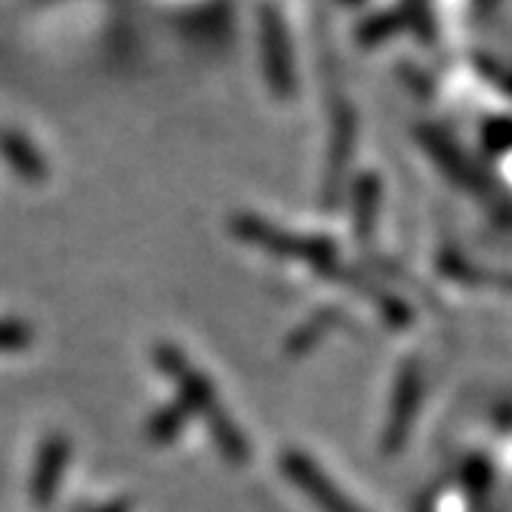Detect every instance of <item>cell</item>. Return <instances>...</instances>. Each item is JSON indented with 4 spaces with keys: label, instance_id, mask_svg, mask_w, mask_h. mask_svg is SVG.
Here are the masks:
<instances>
[{
    "label": "cell",
    "instance_id": "cell-1",
    "mask_svg": "<svg viewBox=\"0 0 512 512\" xmlns=\"http://www.w3.org/2000/svg\"><path fill=\"white\" fill-rule=\"evenodd\" d=\"M152 358L158 364V371L176 386L179 405L186 408L189 414L201 417V423L207 426V435L213 438L219 457H223L229 466L250 463V457H253L250 438L238 429L232 414L223 408V398L216 395L213 383L186 358V352H182L179 346H173V343H155Z\"/></svg>",
    "mask_w": 512,
    "mask_h": 512
},
{
    "label": "cell",
    "instance_id": "cell-2",
    "mask_svg": "<svg viewBox=\"0 0 512 512\" xmlns=\"http://www.w3.org/2000/svg\"><path fill=\"white\" fill-rule=\"evenodd\" d=\"M232 235L253 244V247H263L269 250L278 260H297L306 263L324 275H331L334 266V244L327 238H306V235H294L275 223H266L263 216L256 213H235L232 216Z\"/></svg>",
    "mask_w": 512,
    "mask_h": 512
},
{
    "label": "cell",
    "instance_id": "cell-3",
    "mask_svg": "<svg viewBox=\"0 0 512 512\" xmlns=\"http://www.w3.org/2000/svg\"><path fill=\"white\" fill-rule=\"evenodd\" d=\"M281 472L290 485H297L321 512H361L331 479H327V472L303 451L297 448H284L281 451Z\"/></svg>",
    "mask_w": 512,
    "mask_h": 512
},
{
    "label": "cell",
    "instance_id": "cell-4",
    "mask_svg": "<svg viewBox=\"0 0 512 512\" xmlns=\"http://www.w3.org/2000/svg\"><path fill=\"white\" fill-rule=\"evenodd\" d=\"M68 460H71V442H68V438L62 432L44 435L38 457H34L31 482H28V494H31L34 509H50L56 503V494L62 488V475H65Z\"/></svg>",
    "mask_w": 512,
    "mask_h": 512
},
{
    "label": "cell",
    "instance_id": "cell-5",
    "mask_svg": "<svg viewBox=\"0 0 512 512\" xmlns=\"http://www.w3.org/2000/svg\"><path fill=\"white\" fill-rule=\"evenodd\" d=\"M337 321H340V312L337 309H318V312H312L294 334L287 337V343H284V355L287 358H300V355H306L318 340H324L327 334H331V327H337Z\"/></svg>",
    "mask_w": 512,
    "mask_h": 512
},
{
    "label": "cell",
    "instance_id": "cell-6",
    "mask_svg": "<svg viewBox=\"0 0 512 512\" xmlns=\"http://www.w3.org/2000/svg\"><path fill=\"white\" fill-rule=\"evenodd\" d=\"M0 152H4L7 164L19 176H25L28 182H41L44 179L47 167H44L41 155L34 152L22 136H16V133H0Z\"/></svg>",
    "mask_w": 512,
    "mask_h": 512
},
{
    "label": "cell",
    "instance_id": "cell-7",
    "mask_svg": "<svg viewBox=\"0 0 512 512\" xmlns=\"http://www.w3.org/2000/svg\"><path fill=\"white\" fill-rule=\"evenodd\" d=\"M186 417L189 411L182 405H164L161 411L152 414L149 426H145V435H149L152 445H170L182 435V429H186Z\"/></svg>",
    "mask_w": 512,
    "mask_h": 512
},
{
    "label": "cell",
    "instance_id": "cell-8",
    "mask_svg": "<svg viewBox=\"0 0 512 512\" xmlns=\"http://www.w3.org/2000/svg\"><path fill=\"white\" fill-rule=\"evenodd\" d=\"M34 343V331L28 321L0 318V352H22Z\"/></svg>",
    "mask_w": 512,
    "mask_h": 512
},
{
    "label": "cell",
    "instance_id": "cell-9",
    "mask_svg": "<svg viewBox=\"0 0 512 512\" xmlns=\"http://www.w3.org/2000/svg\"><path fill=\"white\" fill-rule=\"evenodd\" d=\"M93 512H133V500H130V497H115V500L102 503V506L93 509Z\"/></svg>",
    "mask_w": 512,
    "mask_h": 512
}]
</instances>
